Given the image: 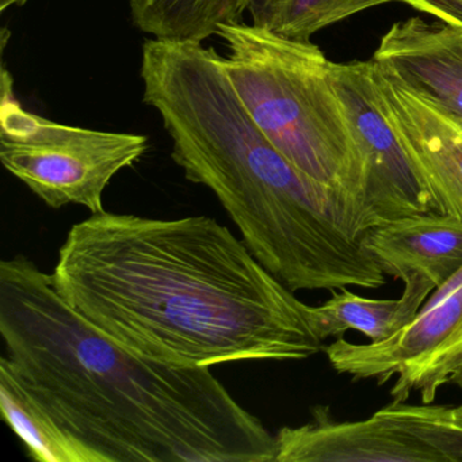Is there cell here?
<instances>
[{"label":"cell","instance_id":"obj_1","mask_svg":"<svg viewBox=\"0 0 462 462\" xmlns=\"http://www.w3.org/2000/svg\"><path fill=\"white\" fill-rule=\"evenodd\" d=\"M52 278L107 337L172 366L299 361L324 347L315 307L208 216L102 210L69 229Z\"/></svg>","mask_w":462,"mask_h":462},{"label":"cell","instance_id":"obj_2","mask_svg":"<svg viewBox=\"0 0 462 462\" xmlns=\"http://www.w3.org/2000/svg\"><path fill=\"white\" fill-rule=\"evenodd\" d=\"M0 335L26 388L94 462H275V435L210 367L124 347L23 255L0 263Z\"/></svg>","mask_w":462,"mask_h":462},{"label":"cell","instance_id":"obj_3","mask_svg":"<svg viewBox=\"0 0 462 462\" xmlns=\"http://www.w3.org/2000/svg\"><path fill=\"white\" fill-rule=\"evenodd\" d=\"M143 101L171 140L186 180L209 189L262 264L291 291L378 289L386 274L364 243L369 216L297 169L254 123L223 55L145 40Z\"/></svg>","mask_w":462,"mask_h":462},{"label":"cell","instance_id":"obj_4","mask_svg":"<svg viewBox=\"0 0 462 462\" xmlns=\"http://www.w3.org/2000/svg\"><path fill=\"white\" fill-rule=\"evenodd\" d=\"M216 36L226 45V75L262 134L308 177L356 202L375 226L334 63L312 42L254 23L221 26Z\"/></svg>","mask_w":462,"mask_h":462},{"label":"cell","instance_id":"obj_5","mask_svg":"<svg viewBox=\"0 0 462 462\" xmlns=\"http://www.w3.org/2000/svg\"><path fill=\"white\" fill-rule=\"evenodd\" d=\"M148 147L144 134L67 125L29 112L4 69L0 161L48 207L79 205L91 215L102 212L113 178L142 161Z\"/></svg>","mask_w":462,"mask_h":462},{"label":"cell","instance_id":"obj_6","mask_svg":"<svg viewBox=\"0 0 462 462\" xmlns=\"http://www.w3.org/2000/svg\"><path fill=\"white\" fill-rule=\"evenodd\" d=\"M323 351L335 372L353 380L383 385L396 378L392 402H407L415 392L421 404H431L443 386L462 389V269L388 339L351 343L339 337Z\"/></svg>","mask_w":462,"mask_h":462},{"label":"cell","instance_id":"obj_7","mask_svg":"<svg viewBox=\"0 0 462 462\" xmlns=\"http://www.w3.org/2000/svg\"><path fill=\"white\" fill-rule=\"evenodd\" d=\"M335 88L366 167V204L380 226L438 213L375 96L372 61L334 63Z\"/></svg>","mask_w":462,"mask_h":462},{"label":"cell","instance_id":"obj_8","mask_svg":"<svg viewBox=\"0 0 462 462\" xmlns=\"http://www.w3.org/2000/svg\"><path fill=\"white\" fill-rule=\"evenodd\" d=\"M372 74L378 104L437 212L462 221V118L405 88L373 61Z\"/></svg>","mask_w":462,"mask_h":462},{"label":"cell","instance_id":"obj_9","mask_svg":"<svg viewBox=\"0 0 462 462\" xmlns=\"http://www.w3.org/2000/svg\"><path fill=\"white\" fill-rule=\"evenodd\" d=\"M313 420L275 434V462H445L380 411L364 420L337 421L327 407Z\"/></svg>","mask_w":462,"mask_h":462},{"label":"cell","instance_id":"obj_10","mask_svg":"<svg viewBox=\"0 0 462 462\" xmlns=\"http://www.w3.org/2000/svg\"><path fill=\"white\" fill-rule=\"evenodd\" d=\"M373 63L419 96L462 118V29L410 18L383 34Z\"/></svg>","mask_w":462,"mask_h":462},{"label":"cell","instance_id":"obj_11","mask_svg":"<svg viewBox=\"0 0 462 462\" xmlns=\"http://www.w3.org/2000/svg\"><path fill=\"white\" fill-rule=\"evenodd\" d=\"M365 245L386 275L402 283L432 289L462 269V221L442 213H423L373 226Z\"/></svg>","mask_w":462,"mask_h":462},{"label":"cell","instance_id":"obj_12","mask_svg":"<svg viewBox=\"0 0 462 462\" xmlns=\"http://www.w3.org/2000/svg\"><path fill=\"white\" fill-rule=\"evenodd\" d=\"M434 291L427 283H404L397 300L359 296L348 288L332 291L331 299L315 307L316 328L326 340L348 329L361 332L370 342H381L407 326Z\"/></svg>","mask_w":462,"mask_h":462},{"label":"cell","instance_id":"obj_13","mask_svg":"<svg viewBox=\"0 0 462 462\" xmlns=\"http://www.w3.org/2000/svg\"><path fill=\"white\" fill-rule=\"evenodd\" d=\"M0 410L34 461L94 462L93 456L26 388L6 356L0 358Z\"/></svg>","mask_w":462,"mask_h":462},{"label":"cell","instance_id":"obj_14","mask_svg":"<svg viewBox=\"0 0 462 462\" xmlns=\"http://www.w3.org/2000/svg\"><path fill=\"white\" fill-rule=\"evenodd\" d=\"M250 0H128L137 31L151 39L204 44L224 25L242 23Z\"/></svg>","mask_w":462,"mask_h":462},{"label":"cell","instance_id":"obj_15","mask_svg":"<svg viewBox=\"0 0 462 462\" xmlns=\"http://www.w3.org/2000/svg\"><path fill=\"white\" fill-rule=\"evenodd\" d=\"M378 411L402 431L442 456L445 462L462 461V411L459 407L391 402Z\"/></svg>","mask_w":462,"mask_h":462},{"label":"cell","instance_id":"obj_16","mask_svg":"<svg viewBox=\"0 0 462 462\" xmlns=\"http://www.w3.org/2000/svg\"><path fill=\"white\" fill-rule=\"evenodd\" d=\"M394 2L405 4V0H273L264 26L282 36L310 42L321 29Z\"/></svg>","mask_w":462,"mask_h":462},{"label":"cell","instance_id":"obj_17","mask_svg":"<svg viewBox=\"0 0 462 462\" xmlns=\"http://www.w3.org/2000/svg\"><path fill=\"white\" fill-rule=\"evenodd\" d=\"M405 4L446 25L462 29V0H405Z\"/></svg>","mask_w":462,"mask_h":462},{"label":"cell","instance_id":"obj_18","mask_svg":"<svg viewBox=\"0 0 462 462\" xmlns=\"http://www.w3.org/2000/svg\"><path fill=\"white\" fill-rule=\"evenodd\" d=\"M272 4L273 0H250L248 14L251 15V23L264 25Z\"/></svg>","mask_w":462,"mask_h":462},{"label":"cell","instance_id":"obj_19","mask_svg":"<svg viewBox=\"0 0 462 462\" xmlns=\"http://www.w3.org/2000/svg\"><path fill=\"white\" fill-rule=\"evenodd\" d=\"M29 0H0V13L7 12L13 7H23L28 4Z\"/></svg>","mask_w":462,"mask_h":462},{"label":"cell","instance_id":"obj_20","mask_svg":"<svg viewBox=\"0 0 462 462\" xmlns=\"http://www.w3.org/2000/svg\"><path fill=\"white\" fill-rule=\"evenodd\" d=\"M458 407H459V410H461V411H462V404H461V405H458Z\"/></svg>","mask_w":462,"mask_h":462}]
</instances>
